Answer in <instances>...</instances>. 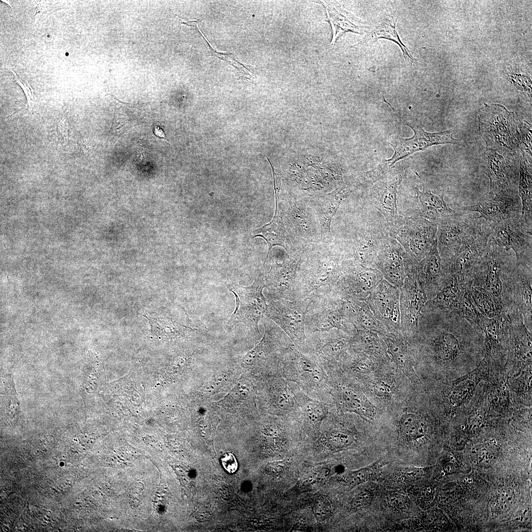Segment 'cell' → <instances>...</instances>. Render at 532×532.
Returning a JSON list of instances; mask_svg holds the SVG:
<instances>
[{
	"mask_svg": "<svg viewBox=\"0 0 532 532\" xmlns=\"http://www.w3.org/2000/svg\"><path fill=\"white\" fill-rule=\"evenodd\" d=\"M281 376L296 384L307 396L332 404L329 376L323 366L294 344L287 351L281 362Z\"/></svg>",
	"mask_w": 532,
	"mask_h": 532,
	"instance_id": "cell-1",
	"label": "cell"
},
{
	"mask_svg": "<svg viewBox=\"0 0 532 532\" xmlns=\"http://www.w3.org/2000/svg\"><path fill=\"white\" fill-rule=\"evenodd\" d=\"M343 258L335 252H317L301 260L297 271L295 299L310 297L323 288L332 290L342 273Z\"/></svg>",
	"mask_w": 532,
	"mask_h": 532,
	"instance_id": "cell-2",
	"label": "cell"
},
{
	"mask_svg": "<svg viewBox=\"0 0 532 532\" xmlns=\"http://www.w3.org/2000/svg\"><path fill=\"white\" fill-rule=\"evenodd\" d=\"M309 297L311 302L305 318L306 334L336 329L354 335L356 329L347 318L344 299L329 288L321 289Z\"/></svg>",
	"mask_w": 532,
	"mask_h": 532,
	"instance_id": "cell-3",
	"label": "cell"
},
{
	"mask_svg": "<svg viewBox=\"0 0 532 532\" xmlns=\"http://www.w3.org/2000/svg\"><path fill=\"white\" fill-rule=\"evenodd\" d=\"M508 251L489 242L487 249L474 267L468 281V283L484 288L503 309L504 280L515 265L510 264Z\"/></svg>",
	"mask_w": 532,
	"mask_h": 532,
	"instance_id": "cell-4",
	"label": "cell"
},
{
	"mask_svg": "<svg viewBox=\"0 0 532 532\" xmlns=\"http://www.w3.org/2000/svg\"><path fill=\"white\" fill-rule=\"evenodd\" d=\"M490 225L482 218L455 212L437 223V247L441 258L462 245L488 232Z\"/></svg>",
	"mask_w": 532,
	"mask_h": 532,
	"instance_id": "cell-5",
	"label": "cell"
},
{
	"mask_svg": "<svg viewBox=\"0 0 532 532\" xmlns=\"http://www.w3.org/2000/svg\"><path fill=\"white\" fill-rule=\"evenodd\" d=\"M266 287L265 276L260 273L253 284L248 287L229 284L228 289L234 295L236 307L227 324L243 323L255 336L260 338L258 323L263 318L267 305L263 294Z\"/></svg>",
	"mask_w": 532,
	"mask_h": 532,
	"instance_id": "cell-6",
	"label": "cell"
},
{
	"mask_svg": "<svg viewBox=\"0 0 532 532\" xmlns=\"http://www.w3.org/2000/svg\"><path fill=\"white\" fill-rule=\"evenodd\" d=\"M490 226L491 243L507 251L512 250L516 264L532 265V225L527 223L521 213Z\"/></svg>",
	"mask_w": 532,
	"mask_h": 532,
	"instance_id": "cell-7",
	"label": "cell"
},
{
	"mask_svg": "<svg viewBox=\"0 0 532 532\" xmlns=\"http://www.w3.org/2000/svg\"><path fill=\"white\" fill-rule=\"evenodd\" d=\"M352 339L353 335L336 329L309 333L302 352L318 361L329 374L340 370L342 358Z\"/></svg>",
	"mask_w": 532,
	"mask_h": 532,
	"instance_id": "cell-8",
	"label": "cell"
},
{
	"mask_svg": "<svg viewBox=\"0 0 532 532\" xmlns=\"http://www.w3.org/2000/svg\"><path fill=\"white\" fill-rule=\"evenodd\" d=\"M436 223L417 215L403 218L401 224L389 233L416 265L430 251L436 239Z\"/></svg>",
	"mask_w": 532,
	"mask_h": 532,
	"instance_id": "cell-9",
	"label": "cell"
},
{
	"mask_svg": "<svg viewBox=\"0 0 532 532\" xmlns=\"http://www.w3.org/2000/svg\"><path fill=\"white\" fill-rule=\"evenodd\" d=\"M310 302L309 297L299 300H272L267 305L265 313L301 352L305 346V318Z\"/></svg>",
	"mask_w": 532,
	"mask_h": 532,
	"instance_id": "cell-10",
	"label": "cell"
},
{
	"mask_svg": "<svg viewBox=\"0 0 532 532\" xmlns=\"http://www.w3.org/2000/svg\"><path fill=\"white\" fill-rule=\"evenodd\" d=\"M383 279L376 268L344 259L342 275L332 290L344 299H365Z\"/></svg>",
	"mask_w": 532,
	"mask_h": 532,
	"instance_id": "cell-11",
	"label": "cell"
},
{
	"mask_svg": "<svg viewBox=\"0 0 532 532\" xmlns=\"http://www.w3.org/2000/svg\"><path fill=\"white\" fill-rule=\"evenodd\" d=\"M415 265L401 245L389 233L381 242L375 262L383 278L399 289Z\"/></svg>",
	"mask_w": 532,
	"mask_h": 532,
	"instance_id": "cell-12",
	"label": "cell"
},
{
	"mask_svg": "<svg viewBox=\"0 0 532 532\" xmlns=\"http://www.w3.org/2000/svg\"><path fill=\"white\" fill-rule=\"evenodd\" d=\"M399 289L383 279L365 299L376 318L388 332L402 331L400 324Z\"/></svg>",
	"mask_w": 532,
	"mask_h": 532,
	"instance_id": "cell-13",
	"label": "cell"
},
{
	"mask_svg": "<svg viewBox=\"0 0 532 532\" xmlns=\"http://www.w3.org/2000/svg\"><path fill=\"white\" fill-rule=\"evenodd\" d=\"M399 291L401 330L410 341L416 333L421 310L428 300L417 279L415 267L404 279Z\"/></svg>",
	"mask_w": 532,
	"mask_h": 532,
	"instance_id": "cell-14",
	"label": "cell"
},
{
	"mask_svg": "<svg viewBox=\"0 0 532 532\" xmlns=\"http://www.w3.org/2000/svg\"><path fill=\"white\" fill-rule=\"evenodd\" d=\"M513 113L498 104H486L480 115V128L492 147L507 149L513 142Z\"/></svg>",
	"mask_w": 532,
	"mask_h": 532,
	"instance_id": "cell-15",
	"label": "cell"
},
{
	"mask_svg": "<svg viewBox=\"0 0 532 532\" xmlns=\"http://www.w3.org/2000/svg\"><path fill=\"white\" fill-rule=\"evenodd\" d=\"M332 403L340 413L351 412L365 419H371L375 409L363 392L341 377L339 371L328 374Z\"/></svg>",
	"mask_w": 532,
	"mask_h": 532,
	"instance_id": "cell-16",
	"label": "cell"
},
{
	"mask_svg": "<svg viewBox=\"0 0 532 532\" xmlns=\"http://www.w3.org/2000/svg\"><path fill=\"white\" fill-rule=\"evenodd\" d=\"M408 125L414 131V135L408 138L399 137L392 141L391 145L394 150V154L391 158L385 161V165L378 169L382 175L397 161L414 152L434 145L455 144L458 141L453 137L451 130L438 133H428L418 126Z\"/></svg>",
	"mask_w": 532,
	"mask_h": 532,
	"instance_id": "cell-17",
	"label": "cell"
},
{
	"mask_svg": "<svg viewBox=\"0 0 532 532\" xmlns=\"http://www.w3.org/2000/svg\"><path fill=\"white\" fill-rule=\"evenodd\" d=\"M521 202L511 190L493 192L483 201L460 209L462 211L477 212L490 225L521 212Z\"/></svg>",
	"mask_w": 532,
	"mask_h": 532,
	"instance_id": "cell-18",
	"label": "cell"
},
{
	"mask_svg": "<svg viewBox=\"0 0 532 532\" xmlns=\"http://www.w3.org/2000/svg\"><path fill=\"white\" fill-rule=\"evenodd\" d=\"M301 257L275 263L265 276L266 287L277 299L295 300L294 287Z\"/></svg>",
	"mask_w": 532,
	"mask_h": 532,
	"instance_id": "cell-19",
	"label": "cell"
},
{
	"mask_svg": "<svg viewBox=\"0 0 532 532\" xmlns=\"http://www.w3.org/2000/svg\"><path fill=\"white\" fill-rule=\"evenodd\" d=\"M389 234V230L382 225L370 224L358 234L349 253L344 260H350L365 266L376 268L375 262L383 239Z\"/></svg>",
	"mask_w": 532,
	"mask_h": 532,
	"instance_id": "cell-20",
	"label": "cell"
},
{
	"mask_svg": "<svg viewBox=\"0 0 532 532\" xmlns=\"http://www.w3.org/2000/svg\"><path fill=\"white\" fill-rule=\"evenodd\" d=\"M415 271L417 279L428 300L432 299L446 283L436 239L428 254L415 265Z\"/></svg>",
	"mask_w": 532,
	"mask_h": 532,
	"instance_id": "cell-21",
	"label": "cell"
},
{
	"mask_svg": "<svg viewBox=\"0 0 532 532\" xmlns=\"http://www.w3.org/2000/svg\"><path fill=\"white\" fill-rule=\"evenodd\" d=\"M402 180L400 174H398L386 182L379 184L372 195L375 207L384 217L389 231L399 227L403 217L398 213L397 190Z\"/></svg>",
	"mask_w": 532,
	"mask_h": 532,
	"instance_id": "cell-22",
	"label": "cell"
},
{
	"mask_svg": "<svg viewBox=\"0 0 532 532\" xmlns=\"http://www.w3.org/2000/svg\"><path fill=\"white\" fill-rule=\"evenodd\" d=\"M295 393L296 405L290 415L296 422H300L302 426L313 432L319 428L333 404L309 397L296 384Z\"/></svg>",
	"mask_w": 532,
	"mask_h": 532,
	"instance_id": "cell-23",
	"label": "cell"
},
{
	"mask_svg": "<svg viewBox=\"0 0 532 532\" xmlns=\"http://www.w3.org/2000/svg\"><path fill=\"white\" fill-rule=\"evenodd\" d=\"M272 173L275 199L274 214L272 219L269 223L256 229L253 232V237H262L266 241L268 245V251L264 266L268 257L270 250L273 246H281L289 254H290L292 246V243L284 226L279 208L277 183L274 171H272Z\"/></svg>",
	"mask_w": 532,
	"mask_h": 532,
	"instance_id": "cell-24",
	"label": "cell"
},
{
	"mask_svg": "<svg viewBox=\"0 0 532 532\" xmlns=\"http://www.w3.org/2000/svg\"><path fill=\"white\" fill-rule=\"evenodd\" d=\"M447 281L441 290L424 306L454 311L459 300L467 286L468 278L464 273L456 272L446 275Z\"/></svg>",
	"mask_w": 532,
	"mask_h": 532,
	"instance_id": "cell-25",
	"label": "cell"
},
{
	"mask_svg": "<svg viewBox=\"0 0 532 532\" xmlns=\"http://www.w3.org/2000/svg\"><path fill=\"white\" fill-rule=\"evenodd\" d=\"M326 8L327 20L332 30L333 44L341 35L351 32L359 34L363 33L364 27L353 15L344 10L338 3L332 1H320Z\"/></svg>",
	"mask_w": 532,
	"mask_h": 532,
	"instance_id": "cell-26",
	"label": "cell"
},
{
	"mask_svg": "<svg viewBox=\"0 0 532 532\" xmlns=\"http://www.w3.org/2000/svg\"><path fill=\"white\" fill-rule=\"evenodd\" d=\"M344 300L347 318L356 329H366L378 333L387 332L364 299H349Z\"/></svg>",
	"mask_w": 532,
	"mask_h": 532,
	"instance_id": "cell-27",
	"label": "cell"
},
{
	"mask_svg": "<svg viewBox=\"0 0 532 532\" xmlns=\"http://www.w3.org/2000/svg\"><path fill=\"white\" fill-rule=\"evenodd\" d=\"M385 342L392 360L402 370H411L413 353L402 331L379 333Z\"/></svg>",
	"mask_w": 532,
	"mask_h": 532,
	"instance_id": "cell-28",
	"label": "cell"
},
{
	"mask_svg": "<svg viewBox=\"0 0 532 532\" xmlns=\"http://www.w3.org/2000/svg\"><path fill=\"white\" fill-rule=\"evenodd\" d=\"M348 192L347 189H342L333 194L320 198L312 203L319 219L321 238L323 241L327 242L330 238L332 218Z\"/></svg>",
	"mask_w": 532,
	"mask_h": 532,
	"instance_id": "cell-29",
	"label": "cell"
},
{
	"mask_svg": "<svg viewBox=\"0 0 532 532\" xmlns=\"http://www.w3.org/2000/svg\"><path fill=\"white\" fill-rule=\"evenodd\" d=\"M415 191L419 202L417 215L437 224L441 219L456 212L445 201L443 194L435 195L425 189L421 191L415 188Z\"/></svg>",
	"mask_w": 532,
	"mask_h": 532,
	"instance_id": "cell-30",
	"label": "cell"
},
{
	"mask_svg": "<svg viewBox=\"0 0 532 532\" xmlns=\"http://www.w3.org/2000/svg\"><path fill=\"white\" fill-rule=\"evenodd\" d=\"M398 20L397 18L392 16L383 19L370 32L369 38L371 40L386 38L396 42L402 50L405 59L414 63L415 59L407 47L401 42L399 36L396 28Z\"/></svg>",
	"mask_w": 532,
	"mask_h": 532,
	"instance_id": "cell-31",
	"label": "cell"
},
{
	"mask_svg": "<svg viewBox=\"0 0 532 532\" xmlns=\"http://www.w3.org/2000/svg\"><path fill=\"white\" fill-rule=\"evenodd\" d=\"M467 287L475 305L483 316L493 318L503 312L502 306L484 288L470 283Z\"/></svg>",
	"mask_w": 532,
	"mask_h": 532,
	"instance_id": "cell-32",
	"label": "cell"
},
{
	"mask_svg": "<svg viewBox=\"0 0 532 532\" xmlns=\"http://www.w3.org/2000/svg\"><path fill=\"white\" fill-rule=\"evenodd\" d=\"M531 170L526 166L520 169L519 196L521 200V216L528 224L532 225V196Z\"/></svg>",
	"mask_w": 532,
	"mask_h": 532,
	"instance_id": "cell-33",
	"label": "cell"
},
{
	"mask_svg": "<svg viewBox=\"0 0 532 532\" xmlns=\"http://www.w3.org/2000/svg\"><path fill=\"white\" fill-rule=\"evenodd\" d=\"M454 312L466 320L473 327L482 331L480 328V323L483 315L475 305L467 286L462 295Z\"/></svg>",
	"mask_w": 532,
	"mask_h": 532,
	"instance_id": "cell-34",
	"label": "cell"
},
{
	"mask_svg": "<svg viewBox=\"0 0 532 532\" xmlns=\"http://www.w3.org/2000/svg\"><path fill=\"white\" fill-rule=\"evenodd\" d=\"M399 429L402 433L410 439H417L425 433V424L420 417L412 413H406L399 420Z\"/></svg>",
	"mask_w": 532,
	"mask_h": 532,
	"instance_id": "cell-35",
	"label": "cell"
},
{
	"mask_svg": "<svg viewBox=\"0 0 532 532\" xmlns=\"http://www.w3.org/2000/svg\"><path fill=\"white\" fill-rule=\"evenodd\" d=\"M201 35L203 36L204 38L206 40L210 48V52L209 55L212 56H215L219 58L221 60H224L227 63L235 67L237 70L240 72L241 76L243 78L246 79H249L251 75L248 72L249 69H247L243 64L239 62L236 56L231 53H228L227 54L224 53H219L215 50L213 47L212 46L209 42L208 41L205 36L203 35V33L200 30L198 27H197Z\"/></svg>",
	"mask_w": 532,
	"mask_h": 532,
	"instance_id": "cell-36",
	"label": "cell"
},
{
	"mask_svg": "<svg viewBox=\"0 0 532 532\" xmlns=\"http://www.w3.org/2000/svg\"><path fill=\"white\" fill-rule=\"evenodd\" d=\"M313 511L316 520L319 522H323L326 520L331 514L330 502L327 499L320 498L315 502Z\"/></svg>",
	"mask_w": 532,
	"mask_h": 532,
	"instance_id": "cell-37",
	"label": "cell"
},
{
	"mask_svg": "<svg viewBox=\"0 0 532 532\" xmlns=\"http://www.w3.org/2000/svg\"><path fill=\"white\" fill-rule=\"evenodd\" d=\"M368 477V469H361L349 474L347 477V482L350 486H356L367 481Z\"/></svg>",
	"mask_w": 532,
	"mask_h": 532,
	"instance_id": "cell-38",
	"label": "cell"
},
{
	"mask_svg": "<svg viewBox=\"0 0 532 532\" xmlns=\"http://www.w3.org/2000/svg\"><path fill=\"white\" fill-rule=\"evenodd\" d=\"M224 469L230 473L235 472L238 468V463L235 456L232 453H225L221 458Z\"/></svg>",
	"mask_w": 532,
	"mask_h": 532,
	"instance_id": "cell-39",
	"label": "cell"
},
{
	"mask_svg": "<svg viewBox=\"0 0 532 532\" xmlns=\"http://www.w3.org/2000/svg\"><path fill=\"white\" fill-rule=\"evenodd\" d=\"M56 134L58 141L65 144L68 137V126L65 118H62L57 123L56 129Z\"/></svg>",
	"mask_w": 532,
	"mask_h": 532,
	"instance_id": "cell-40",
	"label": "cell"
},
{
	"mask_svg": "<svg viewBox=\"0 0 532 532\" xmlns=\"http://www.w3.org/2000/svg\"><path fill=\"white\" fill-rule=\"evenodd\" d=\"M371 499V493L368 491H364L354 497L351 501V506L354 507H361L368 504Z\"/></svg>",
	"mask_w": 532,
	"mask_h": 532,
	"instance_id": "cell-41",
	"label": "cell"
},
{
	"mask_svg": "<svg viewBox=\"0 0 532 532\" xmlns=\"http://www.w3.org/2000/svg\"><path fill=\"white\" fill-rule=\"evenodd\" d=\"M12 71L13 72L15 76V78L17 83L23 89V90L25 94L27 100L29 108V109H31L32 103H33L35 101V97L32 88L30 85H29V84H26V83L23 81L19 77L17 76V74L14 71Z\"/></svg>",
	"mask_w": 532,
	"mask_h": 532,
	"instance_id": "cell-42",
	"label": "cell"
},
{
	"mask_svg": "<svg viewBox=\"0 0 532 532\" xmlns=\"http://www.w3.org/2000/svg\"><path fill=\"white\" fill-rule=\"evenodd\" d=\"M155 135L161 138H165V134L163 130L158 127H155L153 129Z\"/></svg>",
	"mask_w": 532,
	"mask_h": 532,
	"instance_id": "cell-43",
	"label": "cell"
}]
</instances>
